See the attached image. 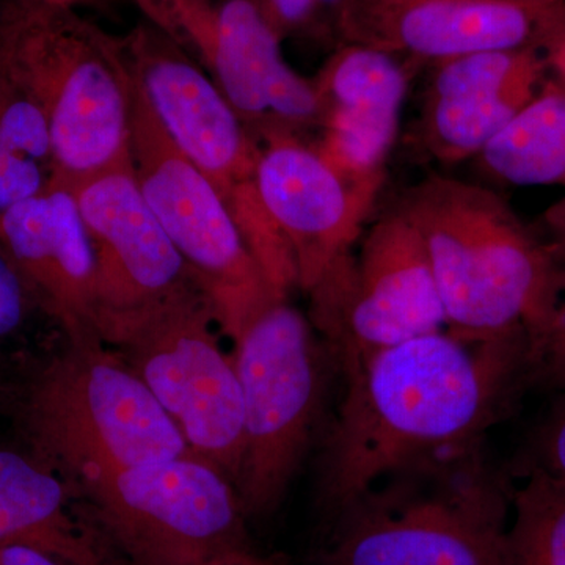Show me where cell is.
I'll return each instance as SVG.
<instances>
[{"instance_id":"22","label":"cell","mask_w":565,"mask_h":565,"mask_svg":"<svg viewBox=\"0 0 565 565\" xmlns=\"http://www.w3.org/2000/svg\"><path fill=\"white\" fill-rule=\"evenodd\" d=\"M514 487L505 565H565V479L523 465Z\"/></svg>"},{"instance_id":"8","label":"cell","mask_w":565,"mask_h":565,"mask_svg":"<svg viewBox=\"0 0 565 565\" xmlns=\"http://www.w3.org/2000/svg\"><path fill=\"white\" fill-rule=\"evenodd\" d=\"M233 343L244 414L236 489L247 519H263L280 505L307 455L330 355L289 299L269 305Z\"/></svg>"},{"instance_id":"18","label":"cell","mask_w":565,"mask_h":565,"mask_svg":"<svg viewBox=\"0 0 565 565\" xmlns=\"http://www.w3.org/2000/svg\"><path fill=\"white\" fill-rule=\"evenodd\" d=\"M434 66L422 131L444 163L478 158L548 76L535 47L473 52Z\"/></svg>"},{"instance_id":"19","label":"cell","mask_w":565,"mask_h":565,"mask_svg":"<svg viewBox=\"0 0 565 565\" xmlns=\"http://www.w3.org/2000/svg\"><path fill=\"white\" fill-rule=\"evenodd\" d=\"M103 539L74 512L54 468L0 449V544L35 546L71 565H107Z\"/></svg>"},{"instance_id":"26","label":"cell","mask_w":565,"mask_h":565,"mask_svg":"<svg viewBox=\"0 0 565 565\" xmlns=\"http://www.w3.org/2000/svg\"><path fill=\"white\" fill-rule=\"evenodd\" d=\"M35 307L39 303L24 277L0 248V340L17 333Z\"/></svg>"},{"instance_id":"5","label":"cell","mask_w":565,"mask_h":565,"mask_svg":"<svg viewBox=\"0 0 565 565\" xmlns=\"http://www.w3.org/2000/svg\"><path fill=\"white\" fill-rule=\"evenodd\" d=\"M117 39L137 90L218 193L275 291L289 297L299 288L296 264L259 195L258 140L206 74L150 22Z\"/></svg>"},{"instance_id":"6","label":"cell","mask_w":565,"mask_h":565,"mask_svg":"<svg viewBox=\"0 0 565 565\" xmlns=\"http://www.w3.org/2000/svg\"><path fill=\"white\" fill-rule=\"evenodd\" d=\"M25 422L40 459L79 482L191 452L150 390L102 340L70 343L41 371Z\"/></svg>"},{"instance_id":"32","label":"cell","mask_w":565,"mask_h":565,"mask_svg":"<svg viewBox=\"0 0 565 565\" xmlns=\"http://www.w3.org/2000/svg\"><path fill=\"white\" fill-rule=\"evenodd\" d=\"M512 2L525 3L531 7H552L565 2V0H512Z\"/></svg>"},{"instance_id":"13","label":"cell","mask_w":565,"mask_h":565,"mask_svg":"<svg viewBox=\"0 0 565 565\" xmlns=\"http://www.w3.org/2000/svg\"><path fill=\"white\" fill-rule=\"evenodd\" d=\"M68 188L76 196L95 256L96 330L110 319L200 291L148 206L132 159Z\"/></svg>"},{"instance_id":"4","label":"cell","mask_w":565,"mask_h":565,"mask_svg":"<svg viewBox=\"0 0 565 565\" xmlns=\"http://www.w3.org/2000/svg\"><path fill=\"white\" fill-rule=\"evenodd\" d=\"M0 68L46 117L63 184L131 159L134 82L117 35L79 10L0 0Z\"/></svg>"},{"instance_id":"11","label":"cell","mask_w":565,"mask_h":565,"mask_svg":"<svg viewBox=\"0 0 565 565\" xmlns=\"http://www.w3.org/2000/svg\"><path fill=\"white\" fill-rule=\"evenodd\" d=\"M81 484L102 533L128 565H203L248 545L236 486L192 451Z\"/></svg>"},{"instance_id":"20","label":"cell","mask_w":565,"mask_h":565,"mask_svg":"<svg viewBox=\"0 0 565 565\" xmlns=\"http://www.w3.org/2000/svg\"><path fill=\"white\" fill-rule=\"evenodd\" d=\"M493 180L516 188L565 181V87L546 76L533 99L478 156Z\"/></svg>"},{"instance_id":"27","label":"cell","mask_w":565,"mask_h":565,"mask_svg":"<svg viewBox=\"0 0 565 565\" xmlns=\"http://www.w3.org/2000/svg\"><path fill=\"white\" fill-rule=\"evenodd\" d=\"M537 50L544 57L548 76L565 87V2L550 9Z\"/></svg>"},{"instance_id":"24","label":"cell","mask_w":565,"mask_h":565,"mask_svg":"<svg viewBox=\"0 0 565 565\" xmlns=\"http://www.w3.org/2000/svg\"><path fill=\"white\" fill-rule=\"evenodd\" d=\"M531 382L533 388L565 392V266L555 310L531 337Z\"/></svg>"},{"instance_id":"3","label":"cell","mask_w":565,"mask_h":565,"mask_svg":"<svg viewBox=\"0 0 565 565\" xmlns=\"http://www.w3.org/2000/svg\"><path fill=\"white\" fill-rule=\"evenodd\" d=\"M514 487L486 444L424 460L333 519L321 565H505Z\"/></svg>"},{"instance_id":"14","label":"cell","mask_w":565,"mask_h":565,"mask_svg":"<svg viewBox=\"0 0 565 565\" xmlns=\"http://www.w3.org/2000/svg\"><path fill=\"white\" fill-rule=\"evenodd\" d=\"M264 207L291 250L305 292L355 247L377 191L349 181L299 134L258 137Z\"/></svg>"},{"instance_id":"10","label":"cell","mask_w":565,"mask_h":565,"mask_svg":"<svg viewBox=\"0 0 565 565\" xmlns=\"http://www.w3.org/2000/svg\"><path fill=\"white\" fill-rule=\"evenodd\" d=\"M307 294V316L341 374L382 349L446 329L429 256L401 207L363 232Z\"/></svg>"},{"instance_id":"28","label":"cell","mask_w":565,"mask_h":565,"mask_svg":"<svg viewBox=\"0 0 565 565\" xmlns=\"http://www.w3.org/2000/svg\"><path fill=\"white\" fill-rule=\"evenodd\" d=\"M0 565H71L61 557L24 544H0Z\"/></svg>"},{"instance_id":"17","label":"cell","mask_w":565,"mask_h":565,"mask_svg":"<svg viewBox=\"0 0 565 565\" xmlns=\"http://www.w3.org/2000/svg\"><path fill=\"white\" fill-rule=\"evenodd\" d=\"M0 248L70 343L99 340L95 256L68 185L55 181L50 191L0 215Z\"/></svg>"},{"instance_id":"2","label":"cell","mask_w":565,"mask_h":565,"mask_svg":"<svg viewBox=\"0 0 565 565\" xmlns=\"http://www.w3.org/2000/svg\"><path fill=\"white\" fill-rule=\"evenodd\" d=\"M399 207L422 236L449 332L493 338L525 330L531 338L545 326L564 264L500 195L430 174Z\"/></svg>"},{"instance_id":"1","label":"cell","mask_w":565,"mask_h":565,"mask_svg":"<svg viewBox=\"0 0 565 565\" xmlns=\"http://www.w3.org/2000/svg\"><path fill=\"white\" fill-rule=\"evenodd\" d=\"M343 377L319 478L330 522L386 476L484 444L533 388L531 338L445 329L382 349Z\"/></svg>"},{"instance_id":"9","label":"cell","mask_w":565,"mask_h":565,"mask_svg":"<svg viewBox=\"0 0 565 565\" xmlns=\"http://www.w3.org/2000/svg\"><path fill=\"white\" fill-rule=\"evenodd\" d=\"M134 174L148 206L230 340L278 296L218 193L185 158L134 84Z\"/></svg>"},{"instance_id":"16","label":"cell","mask_w":565,"mask_h":565,"mask_svg":"<svg viewBox=\"0 0 565 565\" xmlns=\"http://www.w3.org/2000/svg\"><path fill=\"white\" fill-rule=\"evenodd\" d=\"M552 7L512 0H351L341 43L370 44L434 65L473 52L537 50Z\"/></svg>"},{"instance_id":"30","label":"cell","mask_w":565,"mask_h":565,"mask_svg":"<svg viewBox=\"0 0 565 565\" xmlns=\"http://www.w3.org/2000/svg\"><path fill=\"white\" fill-rule=\"evenodd\" d=\"M565 188V181L563 182ZM550 232L553 234L552 244L555 245L557 255L565 266V195L555 206L550 207L545 214Z\"/></svg>"},{"instance_id":"12","label":"cell","mask_w":565,"mask_h":565,"mask_svg":"<svg viewBox=\"0 0 565 565\" xmlns=\"http://www.w3.org/2000/svg\"><path fill=\"white\" fill-rule=\"evenodd\" d=\"M141 18L206 74L253 136L319 125L313 79L282 55L258 0H132Z\"/></svg>"},{"instance_id":"7","label":"cell","mask_w":565,"mask_h":565,"mask_svg":"<svg viewBox=\"0 0 565 565\" xmlns=\"http://www.w3.org/2000/svg\"><path fill=\"white\" fill-rule=\"evenodd\" d=\"M214 326L206 297L193 291L103 322L98 337L150 390L193 455L221 468L236 486L243 394L233 356L223 352Z\"/></svg>"},{"instance_id":"21","label":"cell","mask_w":565,"mask_h":565,"mask_svg":"<svg viewBox=\"0 0 565 565\" xmlns=\"http://www.w3.org/2000/svg\"><path fill=\"white\" fill-rule=\"evenodd\" d=\"M57 178L46 117L0 68V215L50 191Z\"/></svg>"},{"instance_id":"31","label":"cell","mask_w":565,"mask_h":565,"mask_svg":"<svg viewBox=\"0 0 565 565\" xmlns=\"http://www.w3.org/2000/svg\"><path fill=\"white\" fill-rule=\"evenodd\" d=\"M44 2L57 3V6L73 7V9H79V7L93 6V3L99 2V0H44Z\"/></svg>"},{"instance_id":"25","label":"cell","mask_w":565,"mask_h":565,"mask_svg":"<svg viewBox=\"0 0 565 565\" xmlns=\"http://www.w3.org/2000/svg\"><path fill=\"white\" fill-rule=\"evenodd\" d=\"M544 468L565 479V392L555 401L535 427L525 463Z\"/></svg>"},{"instance_id":"15","label":"cell","mask_w":565,"mask_h":565,"mask_svg":"<svg viewBox=\"0 0 565 565\" xmlns=\"http://www.w3.org/2000/svg\"><path fill=\"white\" fill-rule=\"evenodd\" d=\"M401 55L363 43H341L313 77L319 99L316 150L334 170L381 191L407 98Z\"/></svg>"},{"instance_id":"29","label":"cell","mask_w":565,"mask_h":565,"mask_svg":"<svg viewBox=\"0 0 565 565\" xmlns=\"http://www.w3.org/2000/svg\"><path fill=\"white\" fill-rule=\"evenodd\" d=\"M203 565H286L275 556H263L253 552L250 546L244 545L239 548L230 550L222 555L212 557Z\"/></svg>"},{"instance_id":"23","label":"cell","mask_w":565,"mask_h":565,"mask_svg":"<svg viewBox=\"0 0 565 565\" xmlns=\"http://www.w3.org/2000/svg\"><path fill=\"white\" fill-rule=\"evenodd\" d=\"M278 39L337 41L351 0H258Z\"/></svg>"}]
</instances>
